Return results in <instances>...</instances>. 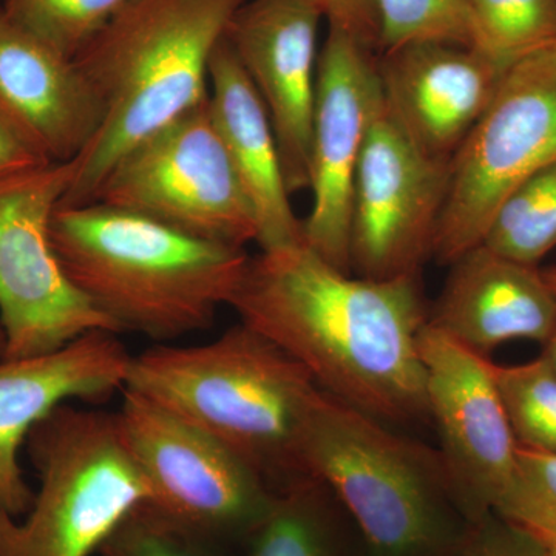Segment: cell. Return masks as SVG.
Segmentation results:
<instances>
[{"mask_svg":"<svg viewBox=\"0 0 556 556\" xmlns=\"http://www.w3.org/2000/svg\"><path fill=\"white\" fill-rule=\"evenodd\" d=\"M124 390L217 439L274 492L305 478L300 437L320 388L287 351L247 325L204 345H159L131 356Z\"/></svg>","mask_w":556,"mask_h":556,"instance_id":"277c9868","label":"cell"},{"mask_svg":"<svg viewBox=\"0 0 556 556\" xmlns=\"http://www.w3.org/2000/svg\"><path fill=\"white\" fill-rule=\"evenodd\" d=\"M115 413L149 503L239 546L268 517L276 492L243 457L156 402L123 390Z\"/></svg>","mask_w":556,"mask_h":556,"instance_id":"9c48e42d","label":"cell"},{"mask_svg":"<svg viewBox=\"0 0 556 556\" xmlns=\"http://www.w3.org/2000/svg\"><path fill=\"white\" fill-rule=\"evenodd\" d=\"M299 463L338 500L365 556H452L470 529L438 448L325 391L306 416Z\"/></svg>","mask_w":556,"mask_h":556,"instance_id":"5b68a950","label":"cell"},{"mask_svg":"<svg viewBox=\"0 0 556 556\" xmlns=\"http://www.w3.org/2000/svg\"><path fill=\"white\" fill-rule=\"evenodd\" d=\"M207 105L257 219L260 251L305 243L303 222L289 200L276 131L226 38L208 65Z\"/></svg>","mask_w":556,"mask_h":556,"instance_id":"d6986e66","label":"cell"},{"mask_svg":"<svg viewBox=\"0 0 556 556\" xmlns=\"http://www.w3.org/2000/svg\"><path fill=\"white\" fill-rule=\"evenodd\" d=\"M5 346H7L5 332H3L2 325H0V361H2L3 354H5Z\"/></svg>","mask_w":556,"mask_h":556,"instance_id":"836d02e7","label":"cell"},{"mask_svg":"<svg viewBox=\"0 0 556 556\" xmlns=\"http://www.w3.org/2000/svg\"><path fill=\"white\" fill-rule=\"evenodd\" d=\"M470 47L508 68L556 42V0H467Z\"/></svg>","mask_w":556,"mask_h":556,"instance_id":"7402d4cb","label":"cell"},{"mask_svg":"<svg viewBox=\"0 0 556 556\" xmlns=\"http://www.w3.org/2000/svg\"><path fill=\"white\" fill-rule=\"evenodd\" d=\"M382 108L378 53L328 25L318 54L309 156L313 207L303 222V240L345 273H351L354 179L368 131Z\"/></svg>","mask_w":556,"mask_h":556,"instance_id":"4fadbf2b","label":"cell"},{"mask_svg":"<svg viewBox=\"0 0 556 556\" xmlns=\"http://www.w3.org/2000/svg\"><path fill=\"white\" fill-rule=\"evenodd\" d=\"M493 375L519 447L556 455V376L544 357Z\"/></svg>","mask_w":556,"mask_h":556,"instance_id":"603a6c76","label":"cell"},{"mask_svg":"<svg viewBox=\"0 0 556 556\" xmlns=\"http://www.w3.org/2000/svg\"><path fill=\"white\" fill-rule=\"evenodd\" d=\"M541 356L544 357V361L547 362L548 367H551L556 376V325L554 331H552L551 338H548L547 342L543 345V354H541Z\"/></svg>","mask_w":556,"mask_h":556,"instance_id":"4dcf8cb0","label":"cell"},{"mask_svg":"<svg viewBox=\"0 0 556 556\" xmlns=\"http://www.w3.org/2000/svg\"><path fill=\"white\" fill-rule=\"evenodd\" d=\"M543 276L546 278L548 287H551L552 291L556 294V266H551V268L544 269Z\"/></svg>","mask_w":556,"mask_h":556,"instance_id":"1f68e13d","label":"cell"},{"mask_svg":"<svg viewBox=\"0 0 556 556\" xmlns=\"http://www.w3.org/2000/svg\"><path fill=\"white\" fill-rule=\"evenodd\" d=\"M0 10H2V5H0Z\"/></svg>","mask_w":556,"mask_h":556,"instance_id":"e575fe53","label":"cell"},{"mask_svg":"<svg viewBox=\"0 0 556 556\" xmlns=\"http://www.w3.org/2000/svg\"><path fill=\"white\" fill-rule=\"evenodd\" d=\"M229 306L325 393L390 426L428 419L417 277L354 276L299 243L249 257Z\"/></svg>","mask_w":556,"mask_h":556,"instance_id":"6da1fadb","label":"cell"},{"mask_svg":"<svg viewBox=\"0 0 556 556\" xmlns=\"http://www.w3.org/2000/svg\"><path fill=\"white\" fill-rule=\"evenodd\" d=\"M321 20L309 0H247L225 35L268 112L291 195L309 189Z\"/></svg>","mask_w":556,"mask_h":556,"instance_id":"5bb4252c","label":"cell"},{"mask_svg":"<svg viewBox=\"0 0 556 556\" xmlns=\"http://www.w3.org/2000/svg\"><path fill=\"white\" fill-rule=\"evenodd\" d=\"M428 324L489 357L510 340L544 343L556 325V294L543 270L479 244L450 265Z\"/></svg>","mask_w":556,"mask_h":556,"instance_id":"ac0fdd59","label":"cell"},{"mask_svg":"<svg viewBox=\"0 0 556 556\" xmlns=\"http://www.w3.org/2000/svg\"><path fill=\"white\" fill-rule=\"evenodd\" d=\"M379 51L409 42L470 47L467 0H378Z\"/></svg>","mask_w":556,"mask_h":556,"instance_id":"484cf974","label":"cell"},{"mask_svg":"<svg viewBox=\"0 0 556 556\" xmlns=\"http://www.w3.org/2000/svg\"><path fill=\"white\" fill-rule=\"evenodd\" d=\"M448 174L450 161L416 148L383 104L354 179L351 273L371 280L419 276L431 258Z\"/></svg>","mask_w":556,"mask_h":556,"instance_id":"8fae6325","label":"cell"},{"mask_svg":"<svg viewBox=\"0 0 556 556\" xmlns=\"http://www.w3.org/2000/svg\"><path fill=\"white\" fill-rule=\"evenodd\" d=\"M49 163L0 115V181Z\"/></svg>","mask_w":556,"mask_h":556,"instance_id":"f546056e","label":"cell"},{"mask_svg":"<svg viewBox=\"0 0 556 556\" xmlns=\"http://www.w3.org/2000/svg\"><path fill=\"white\" fill-rule=\"evenodd\" d=\"M40 485L27 519L0 511V556H91L148 489L115 413L62 404L28 433Z\"/></svg>","mask_w":556,"mask_h":556,"instance_id":"8992f818","label":"cell"},{"mask_svg":"<svg viewBox=\"0 0 556 556\" xmlns=\"http://www.w3.org/2000/svg\"><path fill=\"white\" fill-rule=\"evenodd\" d=\"M484 247L538 266L556 248V163L525 179L501 201L485 230Z\"/></svg>","mask_w":556,"mask_h":556,"instance_id":"44dd1931","label":"cell"},{"mask_svg":"<svg viewBox=\"0 0 556 556\" xmlns=\"http://www.w3.org/2000/svg\"><path fill=\"white\" fill-rule=\"evenodd\" d=\"M556 163V42L510 65L450 161L431 258L452 265L484 240L501 201Z\"/></svg>","mask_w":556,"mask_h":556,"instance_id":"52a82bcc","label":"cell"},{"mask_svg":"<svg viewBox=\"0 0 556 556\" xmlns=\"http://www.w3.org/2000/svg\"><path fill=\"white\" fill-rule=\"evenodd\" d=\"M248 556H365L353 522L327 486L302 478L276 492Z\"/></svg>","mask_w":556,"mask_h":556,"instance_id":"ffe728a7","label":"cell"},{"mask_svg":"<svg viewBox=\"0 0 556 556\" xmlns=\"http://www.w3.org/2000/svg\"><path fill=\"white\" fill-rule=\"evenodd\" d=\"M495 514L556 541V455L518 445L517 468Z\"/></svg>","mask_w":556,"mask_h":556,"instance_id":"4316f807","label":"cell"},{"mask_svg":"<svg viewBox=\"0 0 556 556\" xmlns=\"http://www.w3.org/2000/svg\"><path fill=\"white\" fill-rule=\"evenodd\" d=\"M247 0H129L75 56L100 101L60 207L89 204L131 148L207 100L208 65Z\"/></svg>","mask_w":556,"mask_h":556,"instance_id":"7a4b0ae2","label":"cell"},{"mask_svg":"<svg viewBox=\"0 0 556 556\" xmlns=\"http://www.w3.org/2000/svg\"><path fill=\"white\" fill-rule=\"evenodd\" d=\"M50 236L65 276L115 331L156 342L211 327L249 260L101 203L58 207Z\"/></svg>","mask_w":556,"mask_h":556,"instance_id":"3957f363","label":"cell"},{"mask_svg":"<svg viewBox=\"0 0 556 556\" xmlns=\"http://www.w3.org/2000/svg\"><path fill=\"white\" fill-rule=\"evenodd\" d=\"M72 177L73 161L0 181V325L7 361L53 353L97 329L116 332L65 276L51 243V218Z\"/></svg>","mask_w":556,"mask_h":556,"instance_id":"30bf717a","label":"cell"},{"mask_svg":"<svg viewBox=\"0 0 556 556\" xmlns=\"http://www.w3.org/2000/svg\"><path fill=\"white\" fill-rule=\"evenodd\" d=\"M90 203L131 212L208 243H257V219L207 100L142 139L102 179Z\"/></svg>","mask_w":556,"mask_h":556,"instance_id":"ba28073f","label":"cell"},{"mask_svg":"<svg viewBox=\"0 0 556 556\" xmlns=\"http://www.w3.org/2000/svg\"><path fill=\"white\" fill-rule=\"evenodd\" d=\"M236 547L172 518L149 501H142L121 519L98 555L237 556Z\"/></svg>","mask_w":556,"mask_h":556,"instance_id":"cb8c5ba5","label":"cell"},{"mask_svg":"<svg viewBox=\"0 0 556 556\" xmlns=\"http://www.w3.org/2000/svg\"><path fill=\"white\" fill-rule=\"evenodd\" d=\"M452 556H547L540 538L501 515L486 514L471 522Z\"/></svg>","mask_w":556,"mask_h":556,"instance_id":"83f0119b","label":"cell"},{"mask_svg":"<svg viewBox=\"0 0 556 556\" xmlns=\"http://www.w3.org/2000/svg\"><path fill=\"white\" fill-rule=\"evenodd\" d=\"M546 546L547 556H556V541L555 540H541Z\"/></svg>","mask_w":556,"mask_h":556,"instance_id":"d6a6232c","label":"cell"},{"mask_svg":"<svg viewBox=\"0 0 556 556\" xmlns=\"http://www.w3.org/2000/svg\"><path fill=\"white\" fill-rule=\"evenodd\" d=\"M428 419L468 521L496 510L515 468L518 442L497 390L493 362L428 324L420 332Z\"/></svg>","mask_w":556,"mask_h":556,"instance_id":"7c38bea8","label":"cell"},{"mask_svg":"<svg viewBox=\"0 0 556 556\" xmlns=\"http://www.w3.org/2000/svg\"><path fill=\"white\" fill-rule=\"evenodd\" d=\"M129 0H0L2 13L61 53L75 58Z\"/></svg>","mask_w":556,"mask_h":556,"instance_id":"d4e9b609","label":"cell"},{"mask_svg":"<svg viewBox=\"0 0 556 556\" xmlns=\"http://www.w3.org/2000/svg\"><path fill=\"white\" fill-rule=\"evenodd\" d=\"M383 104L427 155L452 161L485 112L506 68L456 42H409L378 53Z\"/></svg>","mask_w":556,"mask_h":556,"instance_id":"9a60e30c","label":"cell"},{"mask_svg":"<svg viewBox=\"0 0 556 556\" xmlns=\"http://www.w3.org/2000/svg\"><path fill=\"white\" fill-rule=\"evenodd\" d=\"M0 115L49 163H72L101 126V105L75 58L0 10Z\"/></svg>","mask_w":556,"mask_h":556,"instance_id":"e0dca14e","label":"cell"},{"mask_svg":"<svg viewBox=\"0 0 556 556\" xmlns=\"http://www.w3.org/2000/svg\"><path fill=\"white\" fill-rule=\"evenodd\" d=\"M332 27L379 51L378 0H309Z\"/></svg>","mask_w":556,"mask_h":556,"instance_id":"f1b7e54d","label":"cell"},{"mask_svg":"<svg viewBox=\"0 0 556 556\" xmlns=\"http://www.w3.org/2000/svg\"><path fill=\"white\" fill-rule=\"evenodd\" d=\"M118 336L97 329L43 356L0 361L2 514L27 515L35 501L20 463L31 428L73 399L100 401L124 390L131 356Z\"/></svg>","mask_w":556,"mask_h":556,"instance_id":"2e32d148","label":"cell"}]
</instances>
